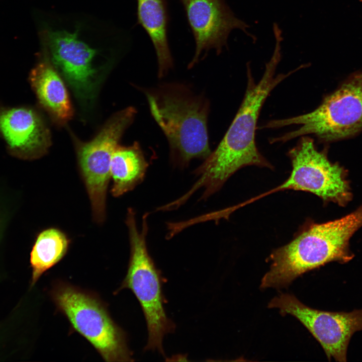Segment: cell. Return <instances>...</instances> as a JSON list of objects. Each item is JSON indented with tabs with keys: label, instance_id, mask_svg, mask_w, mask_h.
Masks as SVG:
<instances>
[{
	"label": "cell",
	"instance_id": "obj_16",
	"mask_svg": "<svg viewBox=\"0 0 362 362\" xmlns=\"http://www.w3.org/2000/svg\"><path fill=\"white\" fill-rule=\"evenodd\" d=\"M70 240L61 230L49 228L37 235L30 253L32 269L31 285L42 275L59 262L66 254Z\"/></svg>",
	"mask_w": 362,
	"mask_h": 362
},
{
	"label": "cell",
	"instance_id": "obj_17",
	"mask_svg": "<svg viewBox=\"0 0 362 362\" xmlns=\"http://www.w3.org/2000/svg\"><path fill=\"white\" fill-rule=\"evenodd\" d=\"M3 227V219L0 217V237L2 233V231Z\"/></svg>",
	"mask_w": 362,
	"mask_h": 362
},
{
	"label": "cell",
	"instance_id": "obj_2",
	"mask_svg": "<svg viewBox=\"0 0 362 362\" xmlns=\"http://www.w3.org/2000/svg\"><path fill=\"white\" fill-rule=\"evenodd\" d=\"M361 226L362 205L333 221L307 220L292 240L271 253L270 268L261 279L260 288L285 287L305 273L327 263L349 261L354 257L350 239Z\"/></svg>",
	"mask_w": 362,
	"mask_h": 362
},
{
	"label": "cell",
	"instance_id": "obj_4",
	"mask_svg": "<svg viewBox=\"0 0 362 362\" xmlns=\"http://www.w3.org/2000/svg\"><path fill=\"white\" fill-rule=\"evenodd\" d=\"M298 125L297 129L270 139L285 142L298 137L313 135L331 142L345 139L362 130V73L353 74L327 96L314 111L293 117L271 120L264 129Z\"/></svg>",
	"mask_w": 362,
	"mask_h": 362
},
{
	"label": "cell",
	"instance_id": "obj_13",
	"mask_svg": "<svg viewBox=\"0 0 362 362\" xmlns=\"http://www.w3.org/2000/svg\"><path fill=\"white\" fill-rule=\"evenodd\" d=\"M31 69L29 82L40 106L58 125H65L74 115L66 83L46 55L41 51Z\"/></svg>",
	"mask_w": 362,
	"mask_h": 362
},
{
	"label": "cell",
	"instance_id": "obj_12",
	"mask_svg": "<svg viewBox=\"0 0 362 362\" xmlns=\"http://www.w3.org/2000/svg\"><path fill=\"white\" fill-rule=\"evenodd\" d=\"M136 114L132 107L115 113L87 142L79 140L71 133L79 168L86 177L94 181H102L110 176L112 155Z\"/></svg>",
	"mask_w": 362,
	"mask_h": 362
},
{
	"label": "cell",
	"instance_id": "obj_11",
	"mask_svg": "<svg viewBox=\"0 0 362 362\" xmlns=\"http://www.w3.org/2000/svg\"><path fill=\"white\" fill-rule=\"evenodd\" d=\"M0 137L9 153L23 160L41 158L52 144L51 133L43 118L28 106H0Z\"/></svg>",
	"mask_w": 362,
	"mask_h": 362
},
{
	"label": "cell",
	"instance_id": "obj_8",
	"mask_svg": "<svg viewBox=\"0 0 362 362\" xmlns=\"http://www.w3.org/2000/svg\"><path fill=\"white\" fill-rule=\"evenodd\" d=\"M292 170L288 178L273 191L293 190L309 192L324 202L345 206L352 194L346 171L331 162L325 152L319 151L313 140L302 136L297 145L288 153Z\"/></svg>",
	"mask_w": 362,
	"mask_h": 362
},
{
	"label": "cell",
	"instance_id": "obj_1",
	"mask_svg": "<svg viewBox=\"0 0 362 362\" xmlns=\"http://www.w3.org/2000/svg\"><path fill=\"white\" fill-rule=\"evenodd\" d=\"M281 42L275 41L271 58L265 64L260 80L256 83L247 64V85L244 97L234 120L216 149L205 159L194 173L199 178L189 191L191 195L204 189L200 200H205L218 192L239 169L250 165L273 169V166L259 151L255 134L257 120L266 98L280 83L299 66L287 73L276 74L282 58Z\"/></svg>",
	"mask_w": 362,
	"mask_h": 362
},
{
	"label": "cell",
	"instance_id": "obj_18",
	"mask_svg": "<svg viewBox=\"0 0 362 362\" xmlns=\"http://www.w3.org/2000/svg\"><path fill=\"white\" fill-rule=\"evenodd\" d=\"M359 1L362 3V0H359Z\"/></svg>",
	"mask_w": 362,
	"mask_h": 362
},
{
	"label": "cell",
	"instance_id": "obj_3",
	"mask_svg": "<svg viewBox=\"0 0 362 362\" xmlns=\"http://www.w3.org/2000/svg\"><path fill=\"white\" fill-rule=\"evenodd\" d=\"M151 113L169 143L170 157L180 167L211 153L207 118L209 104L187 86L167 83L145 92Z\"/></svg>",
	"mask_w": 362,
	"mask_h": 362
},
{
	"label": "cell",
	"instance_id": "obj_10",
	"mask_svg": "<svg viewBox=\"0 0 362 362\" xmlns=\"http://www.w3.org/2000/svg\"><path fill=\"white\" fill-rule=\"evenodd\" d=\"M180 1L196 43L195 55L189 68L198 62L203 52L214 49L217 54L220 53L234 30H241L255 40L249 32L248 24L238 18L224 0Z\"/></svg>",
	"mask_w": 362,
	"mask_h": 362
},
{
	"label": "cell",
	"instance_id": "obj_15",
	"mask_svg": "<svg viewBox=\"0 0 362 362\" xmlns=\"http://www.w3.org/2000/svg\"><path fill=\"white\" fill-rule=\"evenodd\" d=\"M148 166L137 142L129 146L119 145L111 160L110 174L113 180L111 192L119 197L130 191L144 179Z\"/></svg>",
	"mask_w": 362,
	"mask_h": 362
},
{
	"label": "cell",
	"instance_id": "obj_6",
	"mask_svg": "<svg viewBox=\"0 0 362 362\" xmlns=\"http://www.w3.org/2000/svg\"><path fill=\"white\" fill-rule=\"evenodd\" d=\"M79 28L73 32L46 29L40 32V38L42 52L86 112L95 105L109 64H97L100 53L79 39Z\"/></svg>",
	"mask_w": 362,
	"mask_h": 362
},
{
	"label": "cell",
	"instance_id": "obj_9",
	"mask_svg": "<svg viewBox=\"0 0 362 362\" xmlns=\"http://www.w3.org/2000/svg\"><path fill=\"white\" fill-rule=\"evenodd\" d=\"M268 307L297 318L319 342L329 360L333 358L336 361H346L350 340L355 332L362 330V309L349 312L320 310L289 294L273 298Z\"/></svg>",
	"mask_w": 362,
	"mask_h": 362
},
{
	"label": "cell",
	"instance_id": "obj_7",
	"mask_svg": "<svg viewBox=\"0 0 362 362\" xmlns=\"http://www.w3.org/2000/svg\"><path fill=\"white\" fill-rule=\"evenodd\" d=\"M53 297L73 328L106 361H132L124 333L95 297L69 285H61Z\"/></svg>",
	"mask_w": 362,
	"mask_h": 362
},
{
	"label": "cell",
	"instance_id": "obj_5",
	"mask_svg": "<svg viewBox=\"0 0 362 362\" xmlns=\"http://www.w3.org/2000/svg\"><path fill=\"white\" fill-rule=\"evenodd\" d=\"M148 215L147 213L144 214L142 229L139 231L134 210L128 209L126 223L129 231L130 257L126 276L119 290H131L140 304L148 335L145 350H157L164 355L163 338L166 334L173 332L175 326L165 313L160 273L147 248Z\"/></svg>",
	"mask_w": 362,
	"mask_h": 362
},
{
	"label": "cell",
	"instance_id": "obj_14",
	"mask_svg": "<svg viewBox=\"0 0 362 362\" xmlns=\"http://www.w3.org/2000/svg\"><path fill=\"white\" fill-rule=\"evenodd\" d=\"M138 23L150 37L158 65V76H164L173 66L167 35V13L164 0H137Z\"/></svg>",
	"mask_w": 362,
	"mask_h": 362
}]
</instances>
